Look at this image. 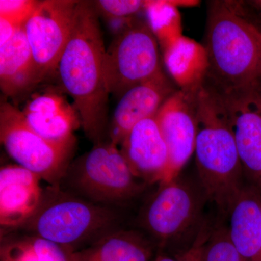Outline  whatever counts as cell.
I'll use <instances>...</instances> for the list:
<instances>
[{
  "mask_svg": "<svg viewBox=\"0 0 261 261\" xmlns=\"http://www.w3.org/2000/svg\"><path fill=\"white\" fill-rule=\"evenodd\" d=\"M42 178L19 165L0 170V224L4 229L23 226L37 213L44 190Z\"/></svg>",
  "mask_w": 261,
  "mask_h": 261,
  "instance_id": "cell-12",
  "label": "cell"
},
{
  "mask_svg": "<svg viewBox=\"0 0 261 261\" xmlns=\"http://www.w3.org/2000/svg\"><path fill=\"white\" fill-rule=\"evenodd\" d=\"M228 216L230 238L243 261H261V195L258 190L245 186Z\"/></svg>",
  "mask_w": 261,
  "mask_h": 261,
  "instance_id": "cell-16",
  "label": "cell"
},
{
  "mask_svg": "<svg viewBox=\"0 0 261 261\" xmlns=\"http://www.w3.org/2000/svg\"><path fill=\"white\" fill-rule=\"evenodd\" d=\"M202 187L181 179L159 183L142 214V225L161 247L179 240L200 223L205 201Z\"/></svg>",
  "mask_w": 261,
  "mask_h": 261,
  "instance_id": "cell-8",
  "label": "cell"
},
{
  "mask_svg": "<svg viewBox=\"0 0 261 261\" xmlns=\"http://www.w3.org/2000/svg\"><path fill=\"white\" fill-rule=\"evenodd\" d=\"M201 78L171 94L156 115L168 153L167 171L161 182L178 177L195 153L197 134L196 89Z\"/></svg>",
  "mask_w": 261,
  "mask_h": 261,
  "instance_id": "cell-10",
  "label": "cell"
},
{
  "mask_svg": "<svg viewBox=\"0 0 261 261\" xmlns=\"http://www.w3.org/2000/svg\"><path fill=\"white\" fill-rule=\"evenodd\" d=\"M98 14L107 18H126L146 8L147 2L140 0H99L93 2Z\"/></svg>",
  "mask_w": 261,
  "mask_h": 261,
  "instance_id": "cell-21",
  "label": "cell"
},
{
  "mask_svg": "<svg viewBox=\"0 0 261 261\" xmlns=\"http://www.w3.org/2000/svg\"><path fill=\"white\" fill-rule=\"evenodd\" d=\"M34 0H1L0 17L8 19L18 25H24L37 8Z\"/></svg>",
  "mask_w": 261,
  "mask_h": 261,
  "instance_id": "cell-22",
  "label": "cell"
},
{
  "mask_svg": "<svg viewBox=\"0 0 261 261\" xmlns=\"http://www.w3.org/2000/svg\"><path fill=\"white\" fill-rule=\"evenodd\" d=\"M134 174L145 184L161 183L168 164V149L155 117L139 122L120 144Z\"/></svg>",
  "mask_w": 261,
  "mask_h": 261,
  "instance_id": "cell-13",
  "label": "cell"
},
{
  "mask_svg": "<svg viewBox=\"0 0 261 261\" xmlns=\"http://www.w3.org/2000/svg\"><path fill=\"white\" fill-rule=\"evenodd\" d=\"M70 181L85 199L103 205L129 200L146 186L111 141L96 144L72 171Z\"/></svg>",
  "mask_w": 261,
  "mask_h": 261,
  "instance_id": "cell-5",
  "label": "cell"
},
{
  "mask_svg": "<svg viewBox=\"0 0 261 261\" xmlns=\"http://www.w3.org/2000/svg\"><path fill=\"white\" fill-rule=\"evenodd\" d=\"M247 4L250 5L251 8L256 10L258 13H261V0H253L247 2Z\"/></svg>",
  "mask_w": 261,
  "mask_h": 261,
  "instance_id": "cell-25",
  "label": "cell"
},
{
  "mask_svg": "<svg viewBox=\"0 0 261 261\" xmlns=\"http://www.w3.org/2000/svg\"><path fill=\"white\" fill-rule=\"evenodd\" d=\"M23 25H18L8 19L0 17V47L9 42L19 29Z\"/></svg>",
  "mask_w": 261,
  "mask_h": 261,
  "instance_id": "cell-24",
  "label": "cell"
},
{
  "mask_svg": "<svg viewBox=\"0 0 261 261\" xmlns=\"http://www.w3.org/2000/svg\"><path fill=\"white\" fill-rule=\"evenodd\" d=\"M210 230L206 226H201L191 246L181 255L171 257L166 254L159 253L154 261H199L202 247L207 240Z\"/></svg>",
  "mask_w": 261,
  "mask_h": 261,
  "instance_id": "cell-23",
  "label": "cell"
},
{
  "mask_svg": "<svg viewBox=\"0 0 261 261\" xmlns=\"http://www.w3.org/2000/svg\"><path fill=\"white\" fill-rule=\"evenodd\" d=\"M105 75L110 94L127 90L164 75L159 42L148 23L137 22L120 32L106 49Z\"/></svg>",
  "mask_w": 261,
  "mask_h": 261,
  "instance_id": "cell-6",
  "label": "cell"
},
{
  "mask_svg": "<svg viewBox=\"0 0 261 261\" xmlns=\"http://www.w3.org/2000/svg\"><path fill=\"white\" fill-rule=\"evenodd\" d=\"M72 252L32 233L1 236L0 261H70Z\"/></svg>",
  "mask_w": 261,
  "mask_h": 261,
  "instance_id": "cell-19",
  "label": "cell"
},
{
  "mask_svg": "<svg viewBox=\"0 0 261 261\" xmlns=\"http://www.w3.org/2000/svg\"><path fill=\"white\" fill-rule=\"evenodd\" d=\"M41 82L24 25L0 47V87L7 97H20Z\"/></svg>",
  "mask_w": 261,
  "mask_h": 261,
  "instance_id": "cell-17",
  "label": "cell"
},
{
  "mask_svg": "<svg viewBox=\"0 0 261 261\" xmlns=\"http://www.w3.org/2000/svg\"><path fill=\"white\" fill-rule=\"evenodd\" d=\"M196 165L207 200L228 215L243 190V168L219 92L201 79L196 89Z\"/></svg>",
  "mask_w": 261,
  "mask_h": 261,
  "instance_id": "cell-2",
  "label": "cell"
},
{
  "mask_svg": "<svg viewBox=\"0 0 261 261\" xmlns=\"http://www.w3.org/2000/svg\"><path fill=\"white\" fill-rule=\"evenodd\" d=\"M106 53L93 2L78 1L73 29L58 69L84 132L96 144L101 142L107 124L110 93L105 75Z\"/></svg>",
  "mask_w": 261,
  "mask_h": 261,
  "instance_id": "cell-1",
  "label": "cell"
},
{
  "mask_svg": "<svg viewBox=\"0 0 261 261\" xmlns=\"http://www.w3.org/2000/svg\"><path fill=\"white\" fill-rule=\"evenodd\" d=\"M176 91L165 74L127 90L120 97L113 113L110 141L119 146L139 122L155 117Z\"/></svg>",
  "mask_w": 261,
  "mask_h": 261,
  "instance_id": "cell-14",
  "label": "cell"
},
{
  "mask_svg": "<svg viewBox=\"0 0 261 261\" xmlns=\"http://www.w3.org/2000/svg\"><path fill=\"white\" fill-rule=\"evenodd\" d=\"M199 261H243L233 246L228 227L220 226L210 231Z\"/></svg>",
  "mask_w": 261,
  "mask_h": 261,
  "instance_id": "cell-20",
  "label": "cell"
},
{
  "mask_svg": "<svg viewBox=\"0 0 261 261\" xmlns=\"http://www.w3.org/2000/svg\"><path fill=\"white\" fill-rule=\"evenodd\" d=\"M0 139L19 166L39 175L51 186L58 185L66 171L73 145L43 138L31 128L23 112L5 98L0 104Z\"/></svg>",
  "mask_w": 261,
  "mask_h": 261,
  "instance_id": "cell-7",
  "label": "cell"
},
{
  "mask_svg": "<svg viewBox=\"0 0 261 261\" xmlns=\"http://www.w3.org/2000/svg\"><path fill=\"white\" fill-rule=\"evenodd\" d=\"M231 2L214 1L207 12L203 79L219 90L261 80V32Z\"/></svg>",
  "mask_w": 261,
  "mask_h": 261,
  "instance_id": "cell-3",
  "label": "cell"
},
{
  "mask_svg": "<svg viewBox=\"0 0 261 261\" xmlns=\"http://www.w3.org/2000/svg\"><path fill=\"white\" fill-rule=\"evenodd\" d=\"M78 1H39L24 25L41 81L56 68L69 41Z\"/></svg>",
  "mask_w": 261,
  "mask_h": 261,
  "instance_id": "cell-9",
  "label": "cell"
},
{
  "mask_svg": "<svg viewBox=\"0 0 261 261\" xmlns=\"http://www.w3.org/2000/svg\"><path fill=\"white\" fill-rule=\"evenodd\" d=\"M216 89L227 111L243 170L261 188V81L243 88Z\"/></svg>",
  "mask_w": 261,
  "mask_h": 261,
  "instance_id": "cell-11",
  "label": "cell"
},
{
  "mask_svg": "<svg viewBox=\"0 0 261 261\" xmlns=\"http://www.w3.org/2000/svg\"><path fill=\"white\" fill-rule=\"evenodd\" d=\"M116 220L114 211L108 206L68 195L55 185L44 192L37 213L18 229L73 252L112 231Z\"/></svg>",
  "mask_w": 261,
  "mask_h": 261,
  "instance_id": "cell-4",
  "label": "cell"
},
{
  "mask_svg": "<svg viewBox=\"0 0 261 261\" xmlns=\"http://www.w3.org/2000/svg\"><path fill=\"white\" fill-rule=\"evenodd\" d=\"M27 123L43 138L56 143L73 145V132L81 124L75 108L56 92L33 97L23 111Z\"/></svg>",
  "mask_w": 261,
  "mask_h": 261,
  "instance_id": "cell-15",
  "label": "cell"
},
{
  "mask_svg": "<svg viewBox=\"0 0 261 261\" xmlns=\"http://www.w3.org/2000/svg\"><path fill=\"white\" fill-rule=\"evenodd\" d=\"M256 25L257 28H258L259 30H260L261 32V24H260V25Z\"/></svg>",
  "mask_w": 261,
  "mask_h": 261,
  "instance_id": "cell-26",
  "label": "cell"
},
{
  "mask_svg": "<svg viewBox=\"0 0 261 261\" xmlns=\"http://www.w3.org/2000/svg\"><path fill=\"white\" fill-rule=\"evenodd\" d=\"M154 244L133 230H112L72 252L70 261H149Z\"/></svg>",
  "mask_w": 261,
  "mask_h": 261,
  "instance_id": "cell-18",
  "label": "cell"
}]
</instances>
